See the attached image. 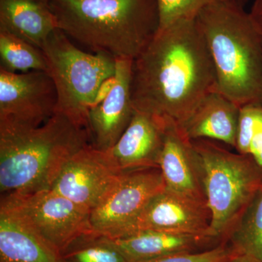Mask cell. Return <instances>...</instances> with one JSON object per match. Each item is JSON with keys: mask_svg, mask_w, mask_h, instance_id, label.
<instances>
[{"mask_svg": "<svg viewBox=\"0 0 262 262\" xmlns=\"http://www.w3.org/2000/svg\"><path fill=\"white\" fill-rule=\"evenodd\" d=\"M215 90L214 67L196 18L159 30L133 61L134 108L166 117L177 125Z\"/></svg>", "mask_w": 262, "mask_h": 262, "instance_id": "obj_1", "label": "cell"}, {"mask_svg": "<svg viewBox=\"0 0 262 262\" xmlns=\"http://www.w3.org/2000/svg\"><path fill=\"white\" fill-rule=\"evenodd\" d=\"M89 144L87 129L62 114L38 127L0 119L2 195L51 189L67 162Z\"/></svg>", "mask_w": 262, "mask_h": 262, "instance_id": "obj_2", "label": "cell"}, {"mask_svg": "<svg viewBox=\"0 0 262 262\" xmlns=\"http://www.w3.org/2000/svg\"><path fill=\"white\" fill-rule=\"evenodd\" d=\"M58 28L96 53L134 61L160 29L157 0H48Z\"/></svg>", "mask_w": 262, "mask_h": 262, "instance_id": "obj_3", "label": "cell"}, {"mask_svg": "<svg viewBox=\"0 0 262 262\" xmlns=\"http://www.w3.org/2000/svg\"><path fill=\"white\" fill-rule=\"evenodd\" d=\"M196 20L211 54L217 91L239 107L262 104V35L249 13L216 0Z\"/></svg>", "mask_w": 262, "mask_h": 262, "instance_id": "obj_4", "label": "cell"}, {"mask_svg": "<svg viewBox=\"0 0 262 262\" xmlns=\"http://www.w3.org/2000/svg\"><path fill=\"white\" fill-rule=\"evenodd\" d=\"M206 206L208 235L220 242L262 187V167L251 155L234 154L207 139L192 141Z\"/></svg>", "mask_w": 262, "mask_h": 262, "instance_id": "obj_5", "label": "cell"}, {"mask_svg": "<svg viewBox=\"0 0 262 262\" xmlns=\"http://www.w3.org/2000/svg\"><path fill=\"white\" fill-rule=\"evenodd\" d=\"M42 50L56 87L55 113L62 114L87 129L90 108L96 103L103 84L115 76L116 60L106 53L81 51L58 28Z\"/></svg>", "mask_w": 262, "mask_h": 262, "instance_id": "obj_6", "label": "cell"}, {"mask_svg": "<svg viewBox=\"0 0 262 262\" xmlns=\"http://www.w3.org/2000/svg\"><path fill=\"white\" fill-rule=\"evenodd\" d=\"M5 207L62 253L76 239L92 232L91 212L47 189L1 196Z\"/></svg>", "mask_w": 262, "mask_h": 262, "instance_id": "obj_7", "label": "cell"}, {"mask_svg": "<svg viewBox=\"0 0 262 262\" xmlns=\"http://www.w3.org/2000/svg\"><path fill=\"white\" fill-rule=\"evenodd\" d=\"M165 189L160 168L123 172L110 192L91 210L92 232L110 238L122 237L150 200Z\"/></svg>", "mask_w": 262, "mask_h": 262, "instance_id": "obj_8", "label": "cell"}, {"mask_svg": "<svg viewBox=\"0 0 262 262\" xmlns=\"http://www.w3.org/2000/svg\"><path fill=\"white\" fill-rule=\"evenodd\" d=\"M122 173L108 151L89 144L67 162L51 189L91 212Z\"/></svg>", "mask_w": 262, "mask_h": 262, "instance_id": "obj_9", "label": "cell"}, {"mask_svg": "<svg viewBox=\"0 0 262 262\" xmlns=\"http://www.w3.org/2000/svg\"><path fill=\"white\" fill-rule=\"evenodd\" d=\"M56 87L44 71L15 73L0 68V119L38 127L55 114Z\"/></svg>", "mask_w": 262, "mask_h": 262, "instance_id": "obj_10", "label": "cell"}, {"mask_svg": "<svg viewBox=\"0 0 262 262\" xmlns=\"http://www.w3.org/2000/svg\"><path fill=\"white\" fill-rule=\"evenodd\" d=\"M210 222L206 203L165 189L150 200L124 236L138 231L156 230L210 237Z\"/></svg>", "mask_w": 262, "mask_h": 262, "instance_id": "obj_11", "label": "cell"}, {"mask_svg": "<svg viewBox=\"0 0 262 262\" xmlns=\"http://www.w3.org/2000/svg\"><path fill=\"white\" fill-rule=\"evenodd\" d=\"M132 65V60L116 59L111 89L88 114L90 144L101 151H108L115 145L134 115L130 94Z\"/></svg>", "mask_w": 262, "mask_h": 262, "instance_id": "obj_12", "label": "cell"}, {"mask_svg": "<svg viewBox=\"0 0 262 262\" xmlns=\"http://www.w3.org/2000/svg\"><path fill=\"white\" fill-rule=\"evenodd\" d=\"M168 118L135 110L128 126L108 150L122 171L159 168Z\"/></svg>", "mask_w": 262, "mask_h": 262, "instance_id": "obj_13", "label": "cell"}, {"mask_svg": "<svg viewBox=\"0 0 262 262\" xmlns=\"http://www.w3.org/2000/svg\"><path fill=\"white\" fill-rule=\"evenodd\" d=\"M159 168L165 189L206 203L193 141L168 118Z\"/></svg>", "mask_w": 262, "mask_h": 262, "instance_id": "obj_14", "label": "cell"}, {"mask_svg": "<svg viewBox=\"0 0 262 262\" xmlns=\"http://www.w3.org/2000/svg\"><path fill=\"white\" fill-rule=\"evenodd\" d=\"M239 108L215 90L207 95L178 125L190 141L211 139L235 147Z\"/></svg>", "mask_w": 262, "mask_h": 262, "instance_id": "obj_15", "label": "cell"}, {"mask_svg": "<svg viewBox=\"0 0 262 262\" xmlns=\"http://www.w3.org/2000/svg\"><path fill=\"white\" fill-rule=\"evenodd\" d=\"M110 239L129 262L147 261L178 253L199 252L222 243L206 236L156 230L138 231Z\"/></svg>", "mask_w": 262, "mask_h": 262, "instance_id": "obj_16", "label": "cell"}, {"mask_svg": "<svg viewBox=\"0 0 262 262\" xmlns=\"http://www.w3.org/2000/svg\"><path fill=\"white\" fill-rule=\"evenodd\" d=\"M58 29L48 0H0V32L42 49Z\"/></svg>", "mask_w": 262, "mask_h": 262, "instance_id": "obj_17", "label": "cell"}, {"mask_svg": "<svg viewBox=\"0 0 262 262\" xmlns=\"http://www.w3.org/2000/svg\"><path fill=\"white\" fill-rule=\"evenodd\" d=\"M0 262H67L62 253L0 206Z\"/></svg>", "mask_w": 262, "mask_h": 262, "instance_id": "obj_18", "label": "cell"}, {"mask_svg": "<svg viewBox=\"0 0 262 262\" xmlns=\"http://www.w3.org/2000/svg\"><path fill=\"white\" fill-rule=\"evenodd\" d=\"M225 242L239 254L262 262V187L230 229Z\"/></svg>", "mask_w": 262, "mask_h": 262, "instance_id": "obj_19", "label": "cell"}, {"mask_svg": "<svg viewBox=\"0 0 262 262\" xmlns=\"http://www.w3.org/2000/svg\"><path fill=\"white\" fill-rule=\"evenodd\" d=\"M0 68L15 73L48 71L42 50L5 32H0Z\"/></svg>", "mask_w": 262, "mask_h": 262, "instance_id": "obj_20", "label": "cell"}, {"mask_svg": "<svg viewBox=\"0 0 262 262\" xmlns=\"http://www.w3.org/2000/svg\"><path fill=\"white\" fill-rule=\"evenodd\" d=\"M62 256L67 262H129L111 239L93 232L76 239Z\"/></svg>", "mask_w": 262, "mask_h": 262, "instance_id": "obj_21", "label": "cell"}, {"mask_svg": "<svg viewBox=\"0 0 262 262\" xmlns=\"http://www.w3.org/2000/svg\"><path fill=\"white\" fill-rule=\"evenodd\" d=\"M216 0H157L160 15V29L179 20L195 18L207 5Z\"/></svg>", "mask_w": 262, "mask_h": 262, "instance_id": "obj_22", "label": "cell"}, {"mask_svg": "<svg viewBox=\"0 0 262 262\" xmlns=\"http://www.w3.org/2000/svg\"><path fill=\"white\" fill-rule=\"evenodd\" d=\"M262 117V104L248 103L239 108L235 148L239 154L250 155V145L256 122Z\"/></svg>", "mask_w": 262, "mask_h": 262, "instance_id": "obj_23", "label": "cell"}, {"mask_svg": "<svg viewBox=\"0 0 262 262\" xmlns=\"http://www.w3.org/2000/svg\"><path fill=\"white\" fill-rule=\"evenodd\" d=\"M237 253L230 245L222 242L206 251L169 255L141 262H225Z\"/></svg>", "mask_w": 262, "mask_h": 262, "instance_id": "obj_24", "label": "cell"}, {"mask_svg": "<svg viewBox=\"0 0 262 262\" xmlns=\"http://www.w3.org/2000/svg\"><path fill=\"white\" fill-rule=\"evenodd\" d=\"M250 155L262 167V117L256 122L250 145Z\"/></svg>", "mask_w": 262, "mask_h": 262, "instance_id": "obj_25", "label": "cell"}, {"mask_svg": "<svg viewBox=\"0 0 262 262\" xmlns=\"http://www.w3.org/2000/svg\"><path fill=\"white\" fill-rule=\"evenodd\" d=\"M248 13L253 24L262 35V0H254Z\"/></svg>", "mask_w": 262, "mask_h": 262, "instance_id": "obj_26", "label": "cell"}, {"mask_svg": "<svg viewBox=\"0 0 262 262\" xmlns=\"http://www.w3.org/2000/svg\"><path fill=\"white\" fill-rule=\"evenodd\" d=\"M225 262H259L254 258L250 257V256H246V255L237 254L229 258L228 260Z\"/></svg>", "mask_w": 262, "mask_h": 262, "instance_id": "obj_27", "label": "cell"}, {"mask_svg": "<svg viewBox=\"0 0 262 262\" xmlns=\"http://www.w3.org/2000/svg\"><path fill=\"white\" fill-rule=\"evenodd\" d=\"M221 1L225 2L226 3L241 8V9H245V7L249 0H221Z\"/></svg>", "mask_w": 262, "mask_h": 262, "instance_id": "obj_28", "label": "cell"}]
</instances>
